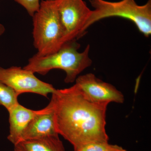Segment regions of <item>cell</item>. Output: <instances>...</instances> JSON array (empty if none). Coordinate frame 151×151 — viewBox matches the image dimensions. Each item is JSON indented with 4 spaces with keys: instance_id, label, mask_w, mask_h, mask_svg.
<instances>
[{
    "instance_id": "8fae6325",
    "label": "cell",
    "mask_w": 151,
    "mask_h": 151,
    "mask_svg": "<svg viewBox=\"0 0 151 151\" xmlns=\"http://www.w3.org/2000/svg\"><path fill=\"white\" fill-rule=\"evenodd\" d=\"M19 95L13 89L0 81V106L9 111L19 104Z\"/></svg>"
},
{
    "instance_id": "277c9868",
    "label": "cell",
    "mask_w": 151,
    "mask_h": 151,
    "mask_svg": "<svg viewBox=\"0 0 151 151\" xmlns=\"http://www.w3.org/2000/svg\"><path fill=\"white\" fill-rule=\"evenodd\" d=\"M94 8L84 27L86 29L102 19L119 17L132 21L139 31L146 37L151 34V0L143 5H139L135 0L111 2L105 0H89Z\"/></svg>"
},
{
    "instance_id": "ba28073f",
    "label": "cell",
    "mask_w": 151,
    "mask_h": 151,
    "mask_svg": "<svg viewBox=\"0 0 151 151\" xmlns=\"http://www.w3.org/2000/svg\"><path fill=\"white\" fill-rule=\"evenodd\" d=\"M58 135L55 127L53 111L48 104L45 108L38 110L24 133L22 141Z\"/></svg>"
},
{
    "instance_id": "5b68a950",
    "label": "cell",
    "mask_w": 151,
    "mask_h": 151,
    "mask_svg": "<svg viewBox=\"0 0 151 151\" xmlns=\"http://www.w3.org/2000/svg\"><path fill=\"white\" fill-rule=\"evenodd\" d=\"M56 4L66 42L82 37L92 12L86 3L83 0H56Z\"/></svg>"
},
{
    "instance_id": "7c38bea8",
    "label": "cell",
    "mask_w": 151,
    "mask_h": 151,
    "mask_svg": "<svg viewBox=\"0 0 151 151\" xmlns=\"http://www.w3.org/2000/svg\"><path fill=\"white\" fill-rule=\"evenodd\" d=\"M74 151H127L121 146L111 145L108 142H93L74 149Z\"/></svg>"
},
{
    "instance_id": "6da1fadb",
    "label": "cell",
    "mask_w": 151,
    "mask_h": 151,
    "mask_svg": "<svg viewBox=\"0 0 151 151\" xmlns=\"http://www.w3.org/2000/svg\"><path fill=\"white\" fill-rule=\"evenodd\" d=\"M57 133L73 149L88 143L108 142L106 132L108 105L89 100L76 84L56 89L50 102Z\"/></svg>"
},
{
    "instance_id": "8992f818",
    "label": "cell",
    "mask_w": 151,
    "mask_h": 151,
    "mask_svg": "<svg viewBox=\"0 0 151 151\" xmlns=\"http://www.w3.org/2000/svg\"><path fill=\"white\" fill-rule=\"evenodd\" d=\"M0 81L19 95L29 92L47 97L56 90L52 84L38 78L32 71L18 66L7 68L0 67Z\"/></svg>"
},
{
    "instance_id": "30bf717a",
    "label": "cell",
    "mask_w": 151,
    "mask_h": 151,
    "mask_svg": "<svg viewBox=\"0 0 151 151\" xmlns=\"http://www.w3.org/2000/svg\"><path fill=\"white\" fill-rule=\"evenodd\" d=\"M14 151H65L58 135L25 140L14 145Z\"/></svg>"
},
{
    "instance_id": "3957f363",
    "label": "cell",
    "mask_w": 151,
    "mask_h": 151,
    "mask_svg": "<svg viewBox=\"0 0 151 151\" xmlns=\"http://www.w3.org/2000/svg\"><path fill=\"white\" fill-rule=\"evenodd\" d=\"M33 18V38L37 54L54 53L66 42L56 0H42Z\"/></svg>"
},
{
    "instance_id": "52a82bcc",
    "label": "cell",
    "mask_w": 151,
    "mask_h": 151,
    "mask_svg": "<svg viewBox=\"0 0 151 151\" xmlns=\"http://www.w3.org/2000/svg\"><path fill=\"white\" fill-rule=\"evenodd\" d=\"M75 82L86 97L94 103L108 105L111 103L124 102V97L122 92L112 84L97 78L93 73L78 76Z\"/></svg>"
},
{
    "instance_id": "5bb4252c",
    "label": "cell",
    "mask_w": 151,
    "mask_h": 151,
    "mask_svg": "<svg viewBox=\"0 0 151 151\" xmlns=\"http://www.w3.org/2000/svg\"><path fill=\"white\" fill-rule=\"evenodd\" d=\"M5 31L4 27L2 24L0 23V36L1 35L4 33Z\"/></svg>"
},
{
    "instance_id": "9c48e42d",
    "label": "cell",
    "mask_w": 151,
    "mask_h": 151,
    "mask_svg": "<svg viewBox=\"0 0 151 151\" xmlns=\"http://www.w3.org/2000/svg\"><path fill=\"white\" fill-rule=\"evenodd\" d=\"M8 111L10 128L7 139L14 145L22 141L24 133L38 111L28 109L19 103Z\"/></svg>"
},
{
    "instance_id": "4fadbf2b",
    "label": "cell",
    "mask_w": 151,
    "mask_h": 151,
    "mask_svg": "<svg viewBox=\"0 0 151 151\" xmlns=\"http://www.w3.org/2000/svg\"><path fill=\"white\" fill-rule=\"evenodd\" d=\"M22 6L30 16L32 17L40 6V0H14Z\"/></svg>"
},
{
    "instance_id": "7a4b0ae2",
    "label": "cell",
    "mask_w": 151,
    "mask_h": 151,
    "mask_svg": "<svg viewBox=\"0 0 151 151\" xmlns=\"http://www.w3.org/2000/svg\"><path fill=\"white\" fill-rule=\"evenodd\" d=\"M80 45L76 40L65 42L58 51L45 55L36 54L32 57L25 69L46 75L50 70L61 69L65 71V83H73L78 75L92 65V61L89 56L90 45H88L84 51L79 52Z\"/></svg>"
}]
</instances>
